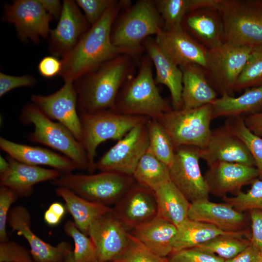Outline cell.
<instances>
[{
    "instance_id": "cell-6",
    "label": "cell",
    "mask_w": 262,
    "mask_h": 262,
    "mask_svg": "<svg viewBox=\"0 0 262 262\" xmlns=\"http://www.w3.org/2000/svg\"><path fill=\"white\" fill-rule=\"evenodd\" d=\"M20 119L25 124L34 126V131L30 135L31 141L61 152L75 164L77 169L88 171V160L82 144L65 126L53 121L33 102L23 108Z\"/></svg>"
},
{
    "instance_id": "cell-3",
    "label": "cell",
    "mask_w": 262,
    "mask_h": 262,
    "mask_svg": "<svg viewBox=\"0 0 262 262\" xmlns=\"http://www.w3.org/2000/svg\"><path fill=\"white\" fill-rule=\"evenodd\" d=\"M152 64L148 55L143 57L138 73L122 87L113 111L157 118L173 109L159 93L153 77Z\"/></svg>"
},
{
    "instance_id": "cell-26",
    "label": "cell",
    "mask_w": 262,
    "mask_h": 262,
    "mask_svg": "<svg viewBox=\"0 0 262 262\" xmlns=\"http://www.w3.org/2000/svg\"><path fill=\"white\" fill-rule=\"evenodd\" d=\"M0 147L8 156L26 164L47 165L61 174L72 172L77 168L75 164L65 156L48 149L17 143L0 137Z\"/></svg>"
},
{
    "instance_id": "cell-17",
    "label": "cell",
    "mask_w": 262,
    "mask_h": 262,
    "mask_svg": "<svg viewBox=\"0 0 262 262\" xmlns=\"http://www.w3.org/2000/svg\"><path fill=\"white\" fill-rule=\"evenodd\" d=\"M7 223L13 231L26 239L35 262H62L73 251L68 242L62 241L53 246L35 234L31 229L30 213L22 205L16 206L10 210Z\"/></svg>"
},
{
    "instance_id": "cell-8",
    "label": "cell",
    "mask_w": 262,
    "mask_h": 262,
    "mask_svg": "<svg viewBox=\"0 0 262 262\" xmlns=\"http://www.w3.org/2000/svg\"><path fill=\"white\" fill-rule=\"evenodd\" d=\"M135 183L132 176L114 172L81 174H61L52 184L66 188L93 202L115 204Z\"/></svg>"
},
{
    "instance_id": "cell-15",
    "label": "cell",
    "mask_w": 262,
    "mask_h": 262,
    "mask_svg": "<svg viewBox=\"0 0 262 262\" xmlns=\"http://www.w3.org/2000/svg\"><path fill=\"white\" fill-rule=\"evenodd\" d=\"M88 236L95 247L99 262H113L129 242V232L114 215L112 209L91 224Z\"/></svg>"
},
{
    "instance_id": "cell-49",
    "label": "cell",
    "mask_w": 262,
    "mask_h": 262,
    "mask_svg": "<svg viewBox=\"0 0 262 262\" xmlns=\"http://www.w3.org/2000/svg\"><path fill=\"white\" fill-rule=\"evenodd\" d=\"M260 256L259 251L250 244L243 251L224 262H258Z\"/></svg>"
},
{
    "instance_id": "cell-36",
    "label": "cell",
    "mask_w": 262,
    "mask_h": 262,
    "mask_svg": "<svg viewBox=\"0 0 262 262\" xmlns=\"http://www.w3.org/2000/svg\"><path fill=\"white\" fill-rule=\"evenodd\" d=\"M224 126L245 144L254 161L259 178L262 180V137L251 131L242 117L228 118Z\"/></svg>"
},
{
    "instance_id": "cell-50",
    "label": "cell",
    "mask_w": 262,
    "mask_h": 262,
    "mask_svg": "<svg viewBox=\"0 0 262 262\" xmlns=\"http://www.w3.org/2000/svg\"><path fill=\"white\" fill-rule=\"evenodd\" d=\"M244 122L247 128L253 133L262 137V111L248 115Z\"/></svg>"
},
{
    "instance_id": "cell-25",
    "label": "cell",
    "mask_w": 262,
    "mask_h": 262,
    "mask_svg": "<svg viewBox=\"0 0 262 262\" xmlns=\"http://www.w3.org/2000/svg\"><path fill=\"white\" fill-rule=\"evenodd\" d=\"M186 28L193 38L207 49L224 42V28L216 7L201 8L191 12L183 18ZM182 25V24H181Z\"/></svg>"
},
{
    "instance_id": "cell-46",
    "label": "cell",
    "mask_w": 262,
    "mask_h": 262,
    "mask_svg": "<svg viewBox=\"0 0 262 262\" xmlns=\"http://www.w3.org/2000/svg\"><path fill=\"white\" fill-rule=\"evenodd\" d=\"M36 82L35 78L30 75L16 76L0 72V97L16 88L32 86Z\"/></svg>"
},
{
    "instance_id": "cell-52",
    "label": "cell",
    "mask_w": 262,
    "mask_h": 262,
    "mask_svg": "<svg viewBox=\"0 0 262 262\" xmlns=\"http://www.w3.org/2000/svg\"><path fill=\"white\" fill-rule=\"evenodd\" d=\"M44 219L47 224L54 226L59 224L63 217L49 208H48L45 212Z\"/></svg>"
},
{
    "instance_id": "cell-5",
    "label": "cell",
    "mask_w": 262,
    "mask_h": 262,
    "mask_svg": "<svg viewBox=\"0 0 262 262\" xmlns=\"http://www.w3.org/2000/svg\"><path fill=\"white\" fill-rule=\"evenodd\" d=\"M82 130V144L86 153L90 174L96 170L98 146L108 140H119L136 126L150 118L117 113L112 110L93 113L78 112Z\"/></svg>"
},
{
    "instance_id": "cell-35",
    "label": "cell",
    "mask_w": 262,
    "mask_h": 262,
    "mask_svg": "<svg viewBox=\"0 0 262 262\" xmlns=\"http://www.w3.org/2000/svg\"><path fill=\"white\" fill-rule=\"evenodd\" d=\"M147 125L149 139L147 151L169 166L175 149L170 137L156 118H150Z\"/></svg>"
},
{
    "instance_id": "cell-54",
    "label": "cell",
    "mask_w": 262,
    "mask_h": 262,
    "mask_svg": "<svg viewBox=\"0 0 262 262\" xmlns=\"http://www.w3.org/2000/svg\"><path fill=\"white\" fill-rule=\"evenodd\" d=\"M62 262H75L73 257V251L66 256Z\"/></svg>"
},
{
    "instance_id": "cell-34",
    "label": "cell",
    "mask_w": 262,
    "mask_h": 262,
    "mask_svg": "<svg viewBox=\"0 0 262 262\" xmlns=\"http://www.w3.org/2000/svg\"><path fill=\"white\" fill-rule=\"evenodd\" d=\"M135 182L155 191L171 181L169 166L147 151L132 175Z\"/></svg>"
},
{
    "instance_id": "cell-51",
    "label": "cell",
    "mask_w": 262,
    "mask_h": 262,
    "mask_svg": "<svg viewBox=\"0 0 262 262\" xmlns=\"http://www.w3.org/2000/svg\"><path fill=\"white\" fill-rule=\"evenodd\" d=\"M39 1L44 9L52 17L59 18L62 10L63 2L59 0H39Z\"/></svg>"
},
{
    "instance_id": "cell-45",
    "label": "cell",
    "mask_w": 262,
    "mask_h": 262,
    "mask_svg": "<svg viewBox=\"0 0 262 262\" xmlns=\"http://www.w3.org/2000/svg\"><path fill=\"white\" fill-rule=\"evenodd\" d=\"M18 197L10 188L0 186V242L8 240L6 232V224L11 205Z\"/></svg>"
},
{
    "instance_id": "cell-27",
    "label": "cell",
    "mask_w": 262,
    "mask_h": 262,
    "mask_svg": "<svg viewBox=\"0 0 262 262\" xmlns=\"http://www.w3.org/2000/svg\"><path fill=\"white\" fill-rule=\"evenodd\" d=\"M177 227L157 216L142 224L129 233L149 250L162 258L173 252V244Z\"/></svg>"
},
{
    "instance_id": "cell-22",
    "label": "cell",
    "mask_w": 262,
    "mask_h": 262,
    "mask_svg": "<svg viewBox=\"0 0 262 262\" xmlns=\"http://www.w3.org/2000/svg\"><path fill=\"white\" fill-rule=\"evenodd\" d=\"M188 218L210 224L224 232L246 231L245 214L226 202L215 203L209 199L192 202Z\"/></svg>"
},
{
    "instance_id": "cell-11",
    "label": "cell",
    "mask_w": 262,
    "mask_h": 262,
    "mask_svg": "<svg viewBox=\"0 0 262 262\" xmlns=\"http://www.w3.org/2000/svg\"><path fill=\"white\" fill-rule=\"evenodd\" d=\"M147 122L136 126L118 140L96 162V170L132 176L148 148Z\"/></svg>"
},
{
    "instance_id": "cell-13",
    "label": "cell",
    "mask_w": 262,
    "mask_h": 262,
    "mask_svg": "<svg viewBox=\"0 0 262 262\" xmlns=\"http://www.w3.org/2000/svg\"><path fill=\"white\" fill-rule=\"evenodd\" d=\"M52 17L39 0H16L5 6L3 20L14 24L22 41L37 43L49 37Z\"/></svg>"
},
{
    "instance_id": "cell-40",
    "label": "cell",
    "mask_w": 262,
    "mask_h": 262,
    "mask_svg": "<svg viewBox=\"0 0 262 262\" xmlns=\"http://www.w3.org/2000/svg\"><path fill=\"white\" fill-rule=\"evenodd\" d=\"M223 200L240 212L253 209L262 211V180L256 179L246 192L239 191L234 196H225Z\"/></svg>"
},
{
    "instance_id": "cell-41",
    "label": "cell",
    "mask_w": 262,
    "mask_h": 262,
    "mask_svg": "<svg viewBox=\"0 0 262 262\" xmlns=\"http://www.w3.org/2000/svg\"><path fill=\"white\" fill-rule=\"evenodd\" d=\"M113 262H167V260L149 250L129 233L127 247Z\"/></svg>"
},
{
    "instance_id": "cell-24",
    "label": "cell",
    "mask_w": 262,
    "mask_h": 262,
    "mask_svg": "<svg viewBox=\"0 0 262 262\" xmlns=\"http://www.w3.org/2000/svg\"><path fill=\"white\" fill-rule=\"evenodd\" d=\"M156 70L155 82L166 86L170 93L173 109L182 108V72L165 54L155 39L148 37L143 42Z\"/></svg>"
},
{
    "instance_id": "cell-21",
    "label": "cell",
    "mask_w": 262,
    "mask_h": 262,
    "mask_svg": "<svg viewBox=\"0 0 262 262\" xmlns=\"http://www.w3.org/2000/svg\"><path fill=\"white\" fill-rule=\"evenodd\" d=\"M209 166L204 178L210 193L223 196L227 193L237 192L244 185L252 183L259 177L255 166L241 164L218 162Z\"/></svg>"
},
{
    "instance_id": "cell-38",
    "label": "cell",
    "mask_w": 262,
    "mask_h": 262,
    "mask_svg": "<svg viewBox=\"0 0 262 262\" xmlns=\"http://www.w3.org/2000/svg\"><path fill=\"white\" fill-rule=\"evenodd\" d=\"M64 230L67 236L73 240V254L75 262H98L92 240L78 229L73 221H67L64 225Z\"/></svg>"
},
{
    "instance_id": "cell-12",
    "label": "cell",
    "mask_w": 262,
    "mask_h": 262,
    "mask_svg": "<svg viewBox=\"0 0 262 262\" xmlns=\"http://www.w3.org/2000/svg\"><path fill=\"white\" fill-rule=\"evenodd\" d=\"M200 159L199 148L181 146L175 148L173 162L169 166L171 181L191 203L209 199L210 194L200 170Z\"/></svg>"
},
{
    "instance_id": "cell-16",
    "label": "cell",
    "mask_w": 262,
    "mask_h": 262,
    "mask_svg": "<svg viewBox=\"0 0 262 262\" xmlns=\"http://www.w3.org/2000/svg\"><path fill=\"white\" fill-rule=\"evenodd\" d=\"M112 213L130 232L157 216L154 192L135 182L115 204Z\"/></svg>"
},
{
    "instance_id": "cell-23",
    "label": "cell",
    "mask_w": 262,
    "mask_h": 262,
    "mask_svg": "<svg viewBox=\"0 0 262 262\" xmlns=\"http://www.w3.org/2000/svg\"><path fill=\"white\" fill-rule=\"evenodd\" d=\"M7 159L9 167L5 172L0 174V185L10 188L18 197L30 196L34 185L47 180H53L61 174L54 169L26 164L9 156Z\"/></svg>"
},
{
    "instance_id": "cell-53",
    "label": "cell",
    "mask_w": 262,
    "mask_h": 262,
    "mask_svg": "<svg viewBox=\"0 0 262 262\" xmlns=\"http://www.w3.org/2000/svg\"><path fill=\"white\" fill-rule=\"evenodd\" d=\"M9 163L1 155L0 156V174L5 172L9 168Z\"/></svg>"
},
{
    "instance_id": "cell-14",
    "label": "cell",
    "mask_w": 262,
    "mask_h": 262,
    "mask_svg": "<svg viewBox=\"0 0 262 262\" xmlns=\"http://www.w3.org/2000/svg\"><path fill=\"white\" fill-rule=\"evenodd\" d=\"M34 103L47 116L68 129L81 143L82 130L78 107V95L74 82H66L55 92L49 95H32Z\"/></svg>"
},
{
    "instance_id": "cell-47",
    "label": "cell",
    "mask_w": 262,
    "mask_h": 262,
    "mask_svg": "<svg viewBox=\"0 0 262 262\" xmlns=\"http://www.w3.org/2000/svg\"><path fill=\"white\" fill-rule=\"evenodd\" d=\"M249 213L252 229L250 244L262 256V211L253 209L250 210Z\"/></svg>"
},
{
    "instance_id": "cell-7",
    "label": "cell",
    "mask_w": 262,
    "mask_h": 262,
    "mask_svg": "<svg viewBox=\"0 0 262 262\" xmlns=\"http://www.w3.org/2000/svg\"><path fill=\"white\" fill-rule=\"evenodd\" d=\"M224 42L254 47L262 46V0H219Z\"/></svg>"
},
{
    "instance_id": "cell-9",
    "label": "cell",
    "mask_w": 262,
    "mask_h": 262,
    "mask_svg": "<svg viewBox=\"0 0 262 262\" xmlns=\"http://www.w3.org/2000/svg\"><path fill=\"white\" fill-rule=\"evenodd\" d=\"M212 104L191 109L174 110L156 118L170 137L175 148L192 146L199 148L207 144L212 130Z\"/></svg>"
},
{
    "instance_id": "cell-48",
    "label": "cell",
    "mask_w": 262,
    "mask_h": 262,
    "mask_svg": "<svg viewBox=\"0 0 262 262\" xmlns=\"http://www.w3.org/2000/svg\"><path fill=\"white\" fill-rule=\"evenodd\" d=\"M62 61L54 56H47L42 58L38 65L40 74L46 78H52L60 75Z\"/></svg>"
},
{
    "instance_id": "cell-28",
    "label": "cell",
    "mask_w": 262,
    "mask_h": 262,
    "mask_svg": "<svg viewBox=\"0 0 262 262\" xmlns=\"http://www.w3.org/2000/svg\"><path fill=\"white\" fill-rule=\"evenodd\" d=\"M182 72V109H191L211 104L217 98L204 68L195 64L180 67Z\"/></svg>"
},
{
    "instance_id": "cell-18",
    "label": "cell",
    "mask_w": 262,
    "mask_h": 262,
    "mask_svg": "<svg viewBox=\"0 0 262 262\" xmlns=\"http://www.w3.org/2000/svg\"><path fill=\"white\" fill-rule=\"evenodd\" d=\"M79 8L75 1H63L58 24L49 36V48L53 56H65L89 29V24Z\"/></svg>"
},
{
    "instance_id": "cell-19",
    "label": "cell",
    "mask_w": 262,
    "mask_h": 262,
    "mask_svg": "<svg viewBox=\"0 0 262 262\" xmlns=\"http://www.w3.org/2000/svg\"><path fill=\"white\" fill-rule=\"evenodd\" d=\"M156 42L180 67L190 64L207 66L208 49L196 41L182 25L168 30H163L155 38Z\"/></svg>"
},
{
    "instance_id": "cell-30",
    "label": "cell",
    "mask_w": 262,
    "mask_h": 262,
    "mask_svg": "<svg viewBox=\"0 0 262 262\" xmlns=\"http://www.w3.org/2000/svg\"><path fill=\"white\" fill-rule=\"evenodd\" d=\"M55 191L65 201L66 211L72 215L76 227L87 235L91 224L112 211L109 206L89 201L66 188L57 187Z\"/></svg>"
},
{
    "instance_id": "cell-55",
    "label": "cell",
    "mask_w": 262,
    "mask_h": 262,
    "mask_svg": "<svg viewBox=\"0 0 262 262\" xmlns=\"http://www.w3.org/2000/svg\"><path fill=\"white\" fill-rule=\"evenodd\" d=\"M258 262H262V256H260V257Z\"/></svg>"
},
{
    "instance_id": "cell-39",
    "label": "cell",
    "mask_w": 262,
    "mask_h": 262,
    "mask_svg": "<svg viewBox=\"0 0 262 262\" xmlns=\"http://www.w3.org/2000/svg\"><path fill=\"white\" fill-rule=\"evenodd\" d=\"M262 85V46H255L234 87V91Z\"/></svg>"
},
{
    "instance_id": "cell-44",
    "label": "cell",
    "mask_w": 262,
    "mask_h": 262,
    "mask_svg": "<svg viewBox=\"0 0 262 262\" xmlns=\"http://www.w3.org/2000/svg\"><path fill=\"white\" fill-rule=\"evenodd\" d=\"M117 0H76L77 4L84 13L89 24L93 26L102 16L105 12Z\"/></svg>"
},
{
    "instance_id": "cell-10",
    "label": "cell",
    "mask_w": 262,
    "mask_h": 262,
    "mask_svg": "<svg viewBox=\"0 0 262 262\" xmlns=\"http://www.w3.org/2000/svg\"><path fill=\"white\" fill-rule=\"evenodd\" d=\"M252 47L224 42L208 49L204 69L217 91L232 96L236 81L248 61Z\"/></svg>"
},
{
    "instance_id": "cell-31",
    "label": "cell",
    "mask_w": 262,
    "mask_h": 262,
    "mask_svg": "<svg viewBox=\"0 0 262 262\" xmlns=\"http://www.w3.org/2000/svg\"><path fill=\"white\" fill-rule=\"evenodd\" d=\"M154 192L158 216L177 228L188 218L191 202L171 181L164 184Z\"/></svg>"
},
{
    "instance_id": "cell-4",
    "label": "cell",
    "mask_w": 262,
    "mask_h": 262,
    "mask_svg": "<svg viewBox=\"0 0 262 262\" xmlns=\"http://www.w3.org/2000/svg\"><path fill=\"white\" fill-rule=\"evenodd\" d=\"M164 21L155 2L139 0L131 7L111 31V41L122 54L136 58L142 51L143 41L157 35Z\"/></svg>"
},
{
    "instance_id": "cell-32",
    "label": "cell",
    "mask_w": 262,
    "mask_h": 262,
    "mask_svg": "<svg viewBox=\"0 0 262 262\" xmlns=\"http://www.w3.org/2000/svg\"><path fill=\"white\" fill-rule=\"evenodd\" d=\"M173 244V252L196 247L222 235L245 234L246 232H224L210 224L187 218L178 228Z\"/></svg>"
},
{
    "instance_id": "cell-29",
    "label": "cell",
    "mask_w": 262,
    "mask_h": 262,
    "mask_svg": "<svg viewBox=\"0 0 262 262\" xmlns=\"http://www.w3.org/2000/svg\"><path fill=\"white\" fill-rule=\"evenodd\" d=\"M211 104L213 119L242 117L243 115L256 113L262 107V85L247 88L237 97L224 93Z\"/></svg>"
},
{
    "instance_id": "cell-43",
    "label": "cell",
    "mask_w": 262,
    "mask_h": 262,
    "mask_svg": "<svg viewBox=\"0 0 262 262\" xmlns=\"http://www.w3.org/2000/svg\"><path fill=\"white\" fill-rule=\"evenodd\" d=\"M0 262H35L31 251L13 241L0 242Z\"/></svg>"
},
{
    "instance_id": "cell-42",
    "label": "cell",
    "mask_w": 262,
    "mask_h": 262,
    "mask_svg": "<svg viewBox=\"0 0 262 262\" xmlns=\"http://www.w3.org/2000/svg\"><path fill=\"white\" fill-rule=\"evenodd\" d=\"M167 262H224L215 254L193 247L175 251L167 258Z\"/></svg>"
},
{
    "instance_id": "cell-20",
    "label": "cell",
    "mask_w": 262,
    "mask_h": 262,
    "mask_svg": "<svg viewBox=\"0 0 262 262\" xmlns=\"http://www.w3.org/2000/svg\"><path fill=\"white\" fill-rule=\"evenodd\" d=\"M200 157L209 165L224 162L255 166L254 161L245 144L225 126L212 130L207 144L200 148Z\"/></svg>"
},
{
    "instance_id": "cell-2",
    "label": "cell",
    "mask_w": 262,
    "mask_h": 262,
    "mask_svg": "<svg viewBox=\"0 0 262 262\" xmlns=\"http://www.w3.org/2000/svg\"><path fill=\"white\" fill-rule=\"evenodd\" d=\"M131 57L120 54L76 80L78 111L113 110L124 83L131 77Z\"/></svg>"
},
{
    "instance_id": "cell-1",
    "label": "cell",
    "mask_w": 262,
    "mask_h": 262,
    "mask_svg": "<svg viewBox=\"0 0 262 262\" xmlns=\"http://www.w3.org/2000/svg\"><path fill=\"white\" fill-rule=\"evenodd\" d=\"M127 1H117L91 26L74 48L62 57L60 76L65 82L76 80L122 54L111 41V31L120 9Z\"/></svg>"
},
{
    "instance_id": "cell-37",
    "label": "cell",
    "mask_w": 262,
    "mask_h": 262,
    "mask_svg": "<svg viewBox=\"0 0 262 262\" xmlns=\"http://www.w3.org/2000/svg\"><path fill=\"white\" fill-rule=\"evenodd\" d=\"M245 234L222 235L202 244L196 247L224 259H231L245 250L250 240L244 239Z\"/></svg>"
},
{
    "instance_id": "cell-33",
    "label": "cell",
    "mask_w": 262,
    "mask_h": 262,
    "mask_svg": "<svg viewBox=\"0 0 262 262\" xmlns=\"http://www.w3.org/2000/svg\"><path fill=\"white\" fill-rule=\"evenodd\" d=\"M219 0H159L155 1L164 21V30L181 26L184 17L196 9L216 7Z\"/></svg>"
}]
</instances>
